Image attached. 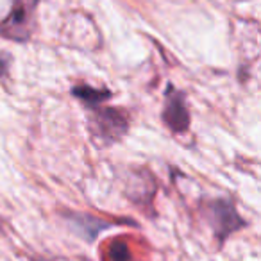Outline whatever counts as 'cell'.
Masks as SVG:
<instances>
[{
    "mask_svg": "<svg viewBox=\"0 0 261 261\" xmlns=\"http://www.w3.org/2000/svg\"><path fill=\"white\" fill-rule=\"evenodd\" d=\"M207 220L213 225L218 242L224 243L227 236L236 232L240 227H245V220L238 215L234 202L227 199H218L207 206Z\"/></svg>",
    "mask_w": 261,
    "mask_h": 261,
    "instance_id": "3957f363",
    "label": "cell"
},
{
    "mask_svg": "<svg viewBox=\"0 0 261 261\" xmlns=\"http://www.w3.org/2000/svg\"><path fill=\"white\" fill-rule=\"evenodd\" d=\"M108 252H109L111 261H130V259H133L129 247H127L123 242H113Z\"/></svg>",
    "mask_w": 261,
    "mask_h": 261,
    "instance_id": "52a82bcc",
    "label": "cell"
},
{
    "mask_svg": "<svg viewBox=\"0 0 261 261\" xmlns=\"http://www.w3.org/2000/svg\"><path fill=\"white\" fill-rule=\"evenodd\" d=\"M9 63H11V59H9L8 54H0V79H4V77L8 75Z\"/></svg>",
    "mask_w": 261,
    "mask_h": 261,
    "instance_id": "ba28073f",
    "label": "cell"
},
{
    "mask_svg": "<svg viewBox=\"0 0 261 261\" xmlns=\"http://www.w3.org/2000/svg\"><path fill=\"white\" fill-rule=\"evenodd\" d=\"M38 0H13L11 11L0 22V36L25 43L36 27Z\"/></svg>",
    "mask_w": 261,
    "mask_h": 261,
    "instance_id": "6da1fadb",
    "label": "cell"
},
{
    "mask_svg": "<svg viewBox=\"0 0 261 261\" xmlns=\"http://www.w3.org/2000/svg\"><path fill=\"white\" fill-rule=\"evenodd\" d=\"M68 220L73 224V229H77L79 234L84 236V240L91 242L95 240V236L102 231V229L113 225V222H104L100 218L93 217V215H70Z\"/></svg>",
    "mask_w": 261,
    "mask_h": 261,
    "instance_id": "5b68a950",
    "label": "cell"
},
{
    "mask_svg": "<svg viewBox=\"0 0 261 261\" xmlns=\"http://www.w3.org/2000/svg\"><path fill=\"white\" fill-rule=\"evenodd\" d=\"M72 95L79 98V100L90 109L97 108V106H102V102L111 98V91L109 90H106V88L104 90H97V88H91V86H73Z\"/></svg>",
    "mask_w": 261,
    "mask_h": 261,
    "instance_id": "8992f818",
    "label": "cell"
},
{
    "mask_svg": "<svg viewBox=\"0 0 261 261\" xmlns=\"http://www.w3.org/2000/svg\"><path fill=\"white\" fill-rule=\"evenodd\" d=\"M161 118H163L165 125L177 135L186 133L190 127V113L188 108H186L185 93L175 90L172 84L165 93V108L163 113H161Z\"/></svg>",
    "mask_w": 261,
    "mask_h": 261,
    "instance_id": "277c9868",
    "label": "cell"
},
{
    "mask_svg": "<svg viewBox=\"0 0 261 261\" xmlns=\"http://www.w3.org/2000/svg\"><path fill=\"white\" fill-rule=\"evenodd\" d=\"M90 130L91 135L104 145H111L123 138L129 129V116L125 111L116 108H91L90 115Z\"/></svg>",
    "mask_w": 261,
    "mask_h": 261,
    "instance_id": "7a4b0ae2",
    "label": "cell"
}]
</instances>
